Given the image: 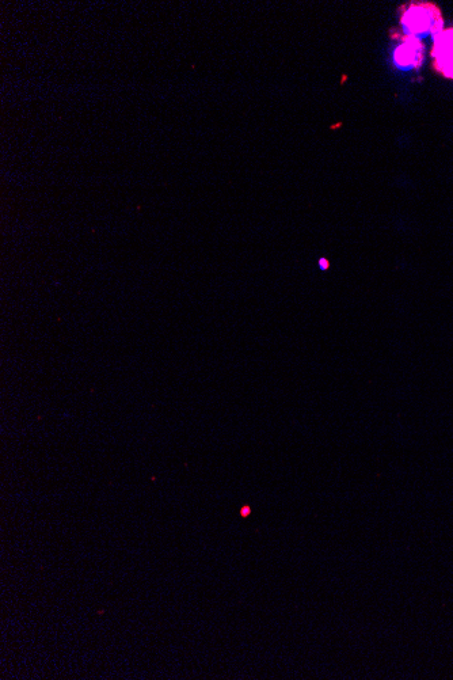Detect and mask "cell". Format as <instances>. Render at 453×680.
<instances>
[{
	"label": "cell",
	"mask_w": 453,
	"mask_h": 680,
	"mask_svg": "<svg viewBox=\"0 0 453 680\" xmlns=\"http://www.w3.org/2000/svg\"><path fill=\"white\" fill-rule=\"evenodd\" d=\"M401 25L406 36L421 39L443 32L444 20L439 7L433 3H411L402 11Z\"/></svg>",
	"instance_id": "cell-1"
},
{
	"label": "cell",
	"mask_w": 453,
	"mask_h": 680,
	"mask_svg": "<svg viewBox=\"0 0 453 680\" xmlns=\"http://www.w3.org/2000/svg\"><path fill=\"white\" fill-rule=\"evenodd\" d=\"M433 66L443 77L453 79V28L435 37L432 48Z\"/></svg>",
	"instance_id": "cell-2"
},
{
	"label": "cell",
	"mask_w": 453,
	"mask_h": 680,
	"mask_svg": "<svg viewBox=\"0 0 453 680\" xmlns=\"http://www.w3.org/2000/svg\"><path fill=\"white\" fill-rule=\"evenodd\" d=\"M424 60V45L416 37H401V44L394 52V62L402 70L417 68Z\"/></svg>",
	"instance_id": "cell-3"
}]
</instances>
